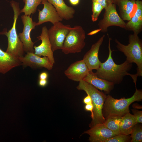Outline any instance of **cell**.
<instances>
[{
  "instance_id": "9",
  "label": "cell",
  "mask_w": 142,
  "mask_h": 142,
  "mask_svg": "<svg viewBox=\"0 0 142 142\" xmlns=\"http://www.w3.org/2000/svg\"><path fill=\"white\" fill-rule=\"evenodd\" d=\"M21 18L23 28L22 32L19 33L18 36L23 43L24 51L34 53L33 48L34 42L32 41L30 34L32 30L37 26V22L33 21L30 16L24 15L21 16Z\"/></svg>"
},
{
  "instance_id": "12",
  "label": "cell",
  "mask_w": 142,
  "mask_h": 142,
  "mask_svg": "<svg viewBox=\"0 0 142 142\" xmlns=\"http://www.w3.org/2000/svg\"><path fill=\"white\" fill-rule=\"evenodd\" d=\"M105 37L103 35L94 44H93L89 50L84 55L83 60L89 71L97 70L101 63L99 59L98 53L100 47Z\"/></svg>"
},
{
  "instance_id": "24",
  "label": "cell",
  "mask_w": 142,
  "mask_h": 142,
  "mask_svg": "<svg viewBox=\"0 0 142 142\" xmlns=\"http://www.w3.org/2000/svg\"><path fill=\"white\" fill-rule=\"evenodd\" d=\"M92 1V20L93 22L97 21L98 18L102 10L104 9L100 4L94 0Z\"/></svg>"
},
{
  "instance_id": "28",
  "label": "cell",
  "mask_w": 142,
  "mask_h": 142,
  "mask_svg": "<svg viewBox=\"0 0 142 142\" xmlns=\"http://www.w3.org/2000/svg\"><path fill=\"white\" fill-rule=\"evenodd\" d=\"M132 112L135 117L137 123H142V111L136 110L132 109Z\"/></svg>"
},
{
  "instance_id": "22",
  "label": "cell",
  "mask_w": 142,
  "mask_h": 142,
  "mask_svg": "<svg viewBox=\"0 0 142 142\" xmlns=\"http://www.w3.org/2000/svg\"><path fill=\"white\" fill-rule=\"evenodd\" d=\"M122 117L115 115L108 116L105 119L104 124L115 135L120 134V124Z\"/></svg>"
},
{
  "instance_id": "4",
  "label": "cell",
  "mask_w": 142,
  "mask_h": 142,
  "mask_svg": "<svg viewBox=\"0 0 142 142\" xmlns=\"http://www.w3.org/2000/svg\"><path fill=\"white\" fill-rule=\"evenodd\" d=\"M14 13L12 26L7 32L6 29L0 32V34L5 35L8 40V45L6 52L12 56L18 58L23 56L24 52L23 45L18 35L16 25L17 20L21 13L19 3L14 0L10 2Z\"/></svg>"
},
{
  "instance_id": "31",
  "label": "cell",
  "mask_w": 142,
  "mask_h": 142,
  "mask_svg": "<svg viewBox=\"0 0 142 142\" xmlns=\"http://www.w3.org/2000/svg\"><path fill=\"white\" fill-rule=\"evenodd\" d=\"M48 74L45 72L41 73L39 75V77L40 79H47L48 77Z\"/></svg>"
},
{
  "instance_id": "35",
  "label": "cell",
  "mask_w": 142,
  "mask_h": 142,
  "mask_svg": "<svg viewBox=\"0 0 142 142\" xmlns=\"http://www.w3.org/2000/svg\"></svg>"
},
{
  "instance_id": "30",
  "label": "cell",
  "mask_w": 142,
  "mask_h": 142,
  "mask_svg": "<svg viewBox=\"0 0 142 142\" xmlns=\"http://www.w3.org/2000/svg\"><path fill=\"white\" fill-rule=\"evenodd\" d=\"M83 102L86 104L92 103V99L89 95H87L84 98Z\"/></svg>"
},
{
  "instance_id": "2",
  "label": "cell",
  "mask_w": 142,
  "mask_h": 142,
  "mask_svg": "<svg viewBox=\"0 0 142 142\" xmlns=\"http://www.w3.org/2000/svg\"><path fill=\"white\" fill-rule=\"evenodd\" d=\"M138 35L135 33L129 35L128 45L121 43L116 39L115 41L117 48L126 56V60L130 63L136 64V75L137 77L142 76V42Z\"/></svg>"
},
{
  "instance_id": "5",
  "label": "cell",
  "mask_w": 142,
  "mask_h": 142,
  "mask_svg": "<svg viewBox=\"0 0 142 142\" xmlns=\"http://www.w3.org/2000/svg\"><path fill=\"white\" fill-rule=\"evenodd\" d=\"M136 91L131 97L116 99L108 95L106 96L104 104V109L106 116L115 115L122 116L129 112V105L135 101L142 99V92L136 88Z\"/></svg>"
},
{
  "instance_id": "18",
  "label": "cell",
  "mask_w": 142,
  "mask_h": 142,
  "mask_svg": "<svg viewBox=\"0 0 142 142\" xmlns=\"http://www.w3.org/2000/svg\"><path fill=\"white\" fill-rule=\"evenodd\" d=\"M22 64L18 58L3 51L0 48V73L6 74Z\"/></svg>"
},
{
  "instance_id": "11",
  "label": "cell",
  "mask_w": 142,
  "mask_h": 142,
  "mask_svg": "<svg viewBox=\"0 0 142 142\" xmlns=\"http://www.w3.org/2000/svg\"><path fill=\"white\" fill-rule=\"evenodd\" d=\"M41 3L43 5V7L42 10L38 9V21L37 22V26L48 22L54 25L63 20L55 8L51 4L45 0H43Z\"/></svg>"
},
{
  "instance_id": "8",
  "label": "cell",
  "mask_w": 142,
  "mask_h": 142,
  "mask_svg": "<svg viewBox=\"0 0 142 142\" xmlns=\"http://www.w3.org/2000/svg\"><path fill=\"white\" fill-rule=\"evenodd\" d=\"M72 27L59 22L53 25L48 30L49 40L53 51L61 49L64 40Z\"/></svg>"
},
{
  "instance_id": "14",
  "label": "cell",
  "mask_w": 142,
  "mask_h": 142,
  "mask_svg": "<svg viewBox=\"0 0 142 142\" xmlns=\"http://www.w3.org/2000/svg\"><path fill=\"white\" fill-rule=\"evenodd\" d=\"M89 71L82 59L72 64L65 71L64 73L69 79L75 81L79 82L83 80Z\"/></svg>"
},
{
  "instance_id": "23",
  "label": "cell",
  "mask_w": 142,
  "mask_h": 142,
  "mask_svg": "<svg viewBox=\"0 0 142 142\" xmlns=\"http://www.w3.org/2000/svg\"><path fill=\"white\" fill-rule=\"evenodd\" d=\"M43 0H23L25 3L23 8L20 10L21 13H23L24 15L30 16L34 14L37 7Z\"/></svg>"
},
{
  "instance_id": "17",
  "label": "cell",
  "mask_w": 142,
  "mask_h": 142,
  "mask_svg": "<svg viewBox=\"0 0 142 142\" xmlns=\"http://www.w3.org/2000/svg\"><path fill=\"white\" fill-rule=\"evenodd\" d=\"M136 10L134 15L126 23L125 29L138 34L142 29V1L136 0Z\"/></svg>"
},
{
  "instance_id": "10",
  "label": "cell",
  "mask_w": 142,
  "mask_h": 142,
  "mask_svg": "<svg viewBox=\"0 0 142 142\" xmlns=\"http://www.w3.org/2000/svg\"><path fill=\"white\" fill-rule=\"evenodd\" d=\"M37 38L41 41L40 44L38 46H34V53L37 55L41 57H47L53 65L55 63L53 52L49 40L48 30L46 26L42 28V32L40 36Z\"/></svg>"
},
{
  "instance_id": "21",
  "label": "cell",
  "mask_w": 142,
  "mask_h": 142,
  "mask_svg": "<svg viewBox=\"0 0 142 142\" xmlns=\"http://www.w3.org/2000/svg\"><path fill=\"white\" fill-rule=\"evenodd\" d=\"M137 123L134 115L129 112L122 117L120 124L121 134L128 135L131 134L132 130Z\"/></svg>"
},
{
  "instance_id": "6",
  "label": "cell",
  "mask_w": 142,
  "mask_h": 142,
  "mask_svg": "<svg viewBox=\"0 0 142 142\" xmlns=\"http://www.w3.org/2000/svg\"><path fill=\"white\" fill-rule=\"evenodd\" d=\"M85 32L81 26L71 28L64 40L62 49L65 54L78 53L81 52L85 43Z\"/></svg>"
},
{
  "instance_id": "32",
  "label": "cell",
  "mask_w": 142,
  "mask_h": 142,
  "mask_svg": "<svg viewBox=\"0 0 142 142\" xmlns=\"http://www.w3.org/2000/svg\"><path fill=\"white\" fill-rule=\"evenodd\" d=\"M39 85L42 87H44L46 85L47 83V79H40L39 81Z\"/></svg>"
},
{
  "instance_id": "29",
  "label": "cell",
  "mask_w": 142,
  "mask_h": 142,
  "mask_svg": "<svg viewBox=\"0 0 142 142\" xmlns=\"http://www.w3.org/2000/svg\"><path fill=\"white\" fill-rule=\"evenodd\" d=\"M85 108L86 110L91 111V116L92 119L93 118V107L92 103L86 104L85 107Z\"/></svg>"
},
{
  "instance_id": "13",
  "label": "cell",
  "mask_w": 142,
  "mask_h": 142,
  "mask_svg": "<svg viewBox=\"0 0 142 142\" xmlns=\"http://www.w3.org/2000/svg\"><path fill=\"white\" fill-rule=\"evenodd\" d=\"M22 63L26 66L32 68L44 67L48 70L52 69L53 65L46 57H41L34 52L27 53L24 56L18 58Z\"/></svg>"
},
{
  "instance_id": "19",
  "label": "cell",
  "mask_w": 142,
  "mask_h": 142,
  "mask_svg": "<svg viewBox=\"0 0 142 142\" xmlns=\"http://www.w3.org/2000/svg\"><path fill=\"white\" fill-rule=\"evenodd\" d=\"M83 80L107 93H109L113 88L114 84L112 82L99 78L92 71H89Z\"/></svg>"
},
{
  "instance_id": "20",
  "label": "cell",
  "mask_w": 142,
  "mask_h": 142,
  "mask_svg": "<svg viewBox=\"0 0 142 142\" xmlns=\"http://www.w3.org/2000/svg\"><path fill=\"white\" fill-rule=\"evenodd\" d=\"M45 0L54 7L63 19L68 20L73 18L75 12L74 9L67 5L64 0Z\"/></svg>"
},
{
  "instance_id": "15",
  "label": "cell",
  "mask_w": 142,
  "mask_h": 142,
  "mask_svg": "<svg viewBox=\"0 0 142 142\" xmlns=\"http://www.w3.org/2000/svg\"><path fill=\"white\" fill-rule=\"evenodd\" d=\"M84 133L89 135V140L91 142H104L106 139L116 135L104 123L98 124L90 128Z\"/></svg>"
},
{
  "instance_id": "34",
  "label": "cell",
  "mask_w": 142,
  "mask_h": 142,
  "mask_svg": "<svg viewBox=\"0 0 142 142\" xmlns=\"http://www.w3.org/2000/svg\"><path fill=\"white\" fill-rule=\"evenodd\" d=\"M101 29L99 28L97 29H95L93 31L87 34V35L89 36H91L99 32L100 31Z\"/></svg>"
},
{
  "instance_id": "27",
  "label": "cell",
  "mask_w": 142,
  "mask_h": 142,
  "mask_svg": "<svg viewBox=\"0 0 142 142\" xmlns=\"http://www.w3.org/2000/svg\"><path fill=\"white\" fill-rule=\"evenodd\" d=\"M101 5L105 9L111 4L114 3V0H94Z\"/></svg>"
},
{
  "instance_id": "7",
  "label": "cell",
  "mask_w": 142,
  "mask_h": 142,
  "mask_svg": "<svg viewBox=\"0 0 142 142\" xmlns=\"http://www.w3.org/2000/svg\"><path fill=\"white\" fill-rule=\"evenodd\" d=\"M126 23L120 17L116 9V5L110 4L105 9L103 18L98 23L99 28L103 33L107 32L108 28L111 26H116L125 29Z\"/></svg>"
},
{
  "instance_id": "1",
  "label": "cell",
  "mask_w": 142,
  "mask_h": 142,
  "mask_svg": "<svg viewBox=\"0 0 142 142\" xmlns=\"http://www.w3.org/2000/svg\"><path fill=\"white\" fill-rule=\"evenodd\" d=\"M107 35L109 39L108 57L105 62L101 63L95 74L99 78L114 84L120 83L124 77L127 75H129L133 79L136 87L137 76L136 74H131L128 72L132 67V63L126 60L120 64H117L115 63L112 56L113 50H111L110 47V41L111 39L109 37L108 34Z\"/></svg>"
},
{
  "instance_id": "33",
  "label": "cell",
  "mask_w": 142,
  "mask_h": 142,
  "mask_svg": "<svg viewBox=\"0 0 142 142\" xmlns=\"http://www.w3.org/2000/svg\"><path fill=\"white\" fill-rule=\"evenodd\" d=\"M71 4L73 6H76L78 5L80 2V0H69Z\"/></svg>"
},
{
  "instance_id": "26",
  "label": "cell",
  "mask_w": 142,
  "mask_h": 142,
  "mask_svg": "<svg viewBox=\"0 0 142 142\" xmlns=\"http://www.w3.org/2000/svg\"><path fill=\"white\" fill-rule=\"evenodd\" d=\"M129 139L128 135L120 134L106 139L104 142H126Z\"/></svg>"
},
{
  "instance_id": "3",
  "label": "cell",
  "mask_w": 142,
  "mask_h": 142,
  "mask_svg": "<svg viewBox=\"0 0 142 142\" xmlns=\"http://www.w3.org/2000/svg\"><path fill=\"white\" fill-rule=\"evenodd\" d=\"M77 88L78 90L84 91L92 99L93 107V118L90 124V127L104 123L105 119L103 115L102 109L106 96L91 84L83 80L79 82Z\"/></svg>"
},
{
  "instance_id": "16",
  "label": "cell",
  "mask_w": 142,
  "mask_h": 142,
  "mask_svg": "<svg viewBox=\"0 0 142 142\" xmlns=\"http://www.w3.org/2000/svg\"><path fill=\"white\" fill-rule=\"evenodd\" d=\"M119 9L120 16L123 21H129L136 10V0H114Z\"/></svg>"
},
{
  "instance_id": "25",
  "label": "cell",
  "mask_w": 142,
  "mask_h": 142,
  "mask_svg": "<svg viewBox=\"0 0 142 142\" xmlns=\"http://www.w3.org/2000/svg\"><path fill=\"white\" fill-rule=\"evenodd\" d=\"M131 142L142 141V129L141 126H135L131 133Z\"/></svg>"
}]
</instances>
